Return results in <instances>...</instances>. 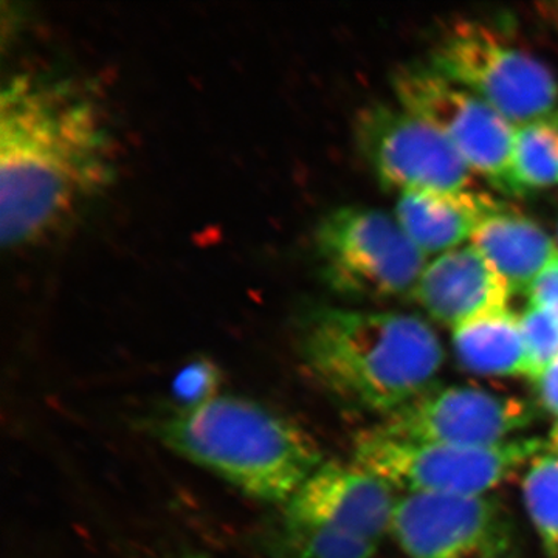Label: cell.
Segmentation results:
<instances>
[{
	"instance_id": "6da1fadb",
	"label": "cell",
	"mask_w": 558,
	"mask_h": 558,
	"mask_svg": "<svg viewBox=\"0 0 558 558\" xmlns=\"http://www.w3.org/2000/svg\"><path fill=\"white\" fill-rule=\"evenodd\" d=\"M117 174L116 138L97 95L73 78L22 72L0 92L3 248L46 240Z\"/></svg>"
},
{
	"instance_id": "7a4b0ae2",
	"label": "cell",
	"mask_w": 558,
	"mask_h": 558,
	"mask_svg": "<svg viewBox=\"0 0 558 558\" xmlns=\"http://www.w3.org/2000/svg\"><path fill=\"white\" fill-rule=\"evenodd\" d=\"M304 371L337 402L387 417L435 387L444 349L432 326L396 312L311 307L296 323Z\"/></svg>"
},
{
	"instance_id": "3957f363",
	"label": "cell",
	"mask_w": 558,
	"mask_h": 558,
	"mask_svg": "<svg viewBox=\"0 0 558 558\" xmlns=\"http://www.w3.org/2000/svg\"><path fill=\"white\" fill-rule=\"evenodd\" d=\"M143 427L178 457L256 501L288 505L323 464L318 444L295 421L240 396L175 403L143 418Z\"/></svg>"
},
{
	"instance_id": "277c9868",
	"label": "cell",
	"mask_w": 558,
	"mask_h": 558,
	"mask_svg": "<svg viewBox=\"0 0 558 558\" xmlns=\"http://www.w3.org/2000/svg\"><path fill=\"white\" fill-rule=\"evenodd\" d=\"M315 255L333 292L357 299L413 296L425 270V255L398 220L380 209L343 207L326 215L315 230Z\"/></svg>"
},
{
	"instance_id": "5b68a950",
	"label": "cell",
	"mask_w": 558,
	"mask_h": 558,
	"mask_svg": "<svg viewBox=\"0 0 558 558\" xmlns=\"http://www.w3.org/2000/svg\"><path fill=\"white\" fill-rule=\"evenodd\" d=\"M543 451L538 439L457 447L392 438L374 427L355 439L354 462L409 494L484 495Z\"/></svg>"
},
{
	"instance_id": "8992f818",
	"label": "cell",
	"mask_w": 558,
	"mask_h": 558,
	"mask_svg": "<svg viewBox=\"0 0 558 558\" xmlns=\"http://www.w3.org/2000/svg\"><path fill=\"white\" fill-rule=\"evenodd\" d=\"M432 68L519 126L545 119L556 108L553 72L475 22L451 28L435 50Z\"/></svg>"
},
{
	"instance_id": "52a82bcc",
	"label": "cell",
	"mask_w": 558,
	"mask_h": 558,
	"mask_svg": "<svg viewBox=\"0 0 558 558\" xmlns=\"http://www.w3.org/2000/svg\"><path fill=\"white\" fill-rule=\"evenodd\" d=\"M392 87L402 109L442 132L473 172H478L502 193L515 194L512 171L515 124L433 68L400 69Z\"/></svg>"
},
{
	"instance_id": "ba28073f",
	"label": "cell",
	"mask_w": 558,
	"mask_h": 558,
	"mask_svg": "<svg viewBox=\"0 0 558 558\" xmlns=\"http://www.w3.org/2000/svg\"><path fill=\"white\" fill-rule=\"evenodd\" d=\"M357 142L381 185L405 191H464L475 175L442 132L405 109L376 105L360 112Z\"/></svg>"
},
{
	"instance_id": "9c48e42d",
	"label": "cell",
	"mask_w": 558,
	"mask_h": 558,
	"mask_svg": "<svg viewBox=\"0 0 558 558\" xmlns=\"http://www.w3.org/2000/svg\"><path fill=\"white\" fill-rule=\"evenodd\" d=\"M389 534L410 558H498L509 545L505 512L484 495L407 494Z\"/></svg>"
},
{
	"instance_id": "30bf717a",
	"label": "cell",
	"mask_w": 558,
	"mask_h": 558,
	"mask_svg": "<svg viewBox=\"0 0 558 558\" xmlns=\"http://www.w3.org/2000/svg\"><path fill=\"white\" fill-rule=\"evenodd\" d=\"M531 421V405L519 398L475 387H433L384 417L377 428L411 442L494 447Z\"/></svg>"
},
{
	"instance_id": "8fae6325",
	"label": "cell",
	"mask_w": 558,
	"mask_h": 558,
	"mask_svg": "<svg viewBox=\"0 0 558 558\" xmlns=\"http://www.w3.org/2000/svg\"><path fill=\"white\" fill-rule=\"evenodd\" d=\"M398 499L391 484L357 462H323L282 506L281 515L379 545Z\"/></svg>"
},
{
	"instance_id": "7c38bea8",
	"label": "cell",
	"mask_w": 558,
	"mask_h": 558,
	"mask_svg": "<svg viewBox=\"0 0 558 558\" xmlns=\"http://www.w3.org/2000/svg\"><path fill=\"white\" fill-rule=\"evenodd\" d=\"M510 293L506 279L483 253L465 245L428 264L411 299L436 322L454 329L480 315L506 310Z\"/></svg>"
},
{
	"instance_id": "4fadbf2b",
	"label": "cell",
	"mask_w": 558,
	"mask_h": 558,
	"mask_svg": "<svg viewBox=\"0 0 558 558\" xmlns=\"http://www.w3.org/2000/svg\"><path fill=\"white\" fill-rule=\"evenodd\" d=\"M505 209L486 193L464 191H405L396 207V220L425 255L450 252L472 240L484 220Z\"/></svg>"
},
{
	"instance_id": "5bb4252c",
	"label": "cell",
	"mask_w": 558,
	"mask_h": 558,
	"mask_svg": "<svg viewBox=\"0 0 558 558\" xmlns=\"http://www.w3.org/2000/svg\"><path fill=\"white\" fill-rule=\"evenodd\" d=\"M470 241L506 279L512 293H527L558 252L534 220L508 209L484 220Z\"/></svg>"
},
{
	"instance_id": "9a60e30c",
	"label": "cell",
	"mask_w": 558,
	"mask_h": 558,
	"mask_svg": "<svg viewBox=\"0 0 558 558\" xmlns=\"http://www.w3.org/2000/svg\"><path fill=\"white\" fill-rule=\"evenodd\" d=\"M453 349L458 362L472 373L532 380L520 318L508 307L480 315L454 328Z\"/></svg>"
},
{
	"instance_id": "2e32d148",
	"label": "cell",
	"mask_w": 558,
	"mask_h": 558,
	"mask_svg": "<svg viewBox=\"0 0 558 558\" xmlns=\"http://www.w3.org/2000/svg\"><path fill=\"white\" fill-rule=\"evenodd\" d=\"M512 171L515 194L548 189L558 183L556 113L517 126Z\"/></svg>"
},
{
	"instance_id": "e0dca14e",
	"label": "cell",
	"mask_w": 558,
	"mask_h": 558,
	"mask_svg": "<svg viewBox=\"0 0 558 558\" xmlns=\"http://www.w3.org/2000/svg\"><path fill=\"white\" fill-rule=\"evenodd\" d=\"M278 558H373L377 543L279 517L267 542Z\"/></svg>"
},
{
	"instance_id": "ac0fdd59",
	"label": "cell",
	"mask_w": 558,
	"mask_h": 558,
	"mask_svg": "<svg viewBox=\"0 0 558 558\" xmlns=\"http://www.w3.org/2000/svg\"><path fill=\"white\" fill-rule=\"evenodd\" d=\"M523 495L539 537L550 550H558V457L554 451H543L529 462Z\"/></svg>"
},
{
	"instance_id": "d6986e66",
	"label": "cell",
	"mask_w": 558,
	"mask_h": 558,
	"mask_svg": "<svg viewBox=\"0 0 558 558\" xmlns=\"http://www.w3.org/2000/svg\"><path fill=\"white\" fill-rule=\"evenodd\" d=\"M520 323L531 362L532 381H535L558 357V318L549 312L529 306Z\"/></svg>"
},
{
	"instance_id": "ffe728a7",
	"label": "cell",
	"mask_w": 558,
	"mask_h": 558,
	"mask_svg": "<svg viewBox=\"0 0 558 558\" xmlns=\"http://www.w3.org/2000/svg\"><path fill=\"white\" fill-rule=\"evenodd\" d=\"M529 306L558 318V252L527 290Z\"/></svg>"
},
{
	"instance_id": "44dd1931",
	"label": "cell",
	"mask_w": 558,
	"mask_h": 558,
	"mask_svg": "<svg viewBox=\"0 0 558 558\" xmlns=\"http://www.w3.org/2000/svg\"><path fill=\"white\" fill-rule=\"evenodd\" d=\"M535 384H537L539 402L557 418L558 424V357L543 371Z\"/></svg>"
},
{
	"instance_id": "7402d4cb",
	"label": "cell",
	"mask_w": 558,
	"mask_h": 558,
	"mask_svg": "<svg viewBox=\"0 0 558 558\" xmlns=\"http://www.w3.org/2000/svg\"><path fill=\"white\" fill-rule=\"evenodd\" d=\"M145 558H211L204 556L201 553H193V550H167V553L154 554Z\"/></svg>"
},
{
	"instance_id": "603a6c76",
	"label": "cell",
	"mask_w": 558,
	"mask_h": 558,
	"mask_svg": "<svg viewBox=\"0 0 558 558\" xmlns=\"http://www.w3.org/2000/svg\"><path fill=\"white\" fill-rule=\"evenodd\" d=\"M543 10H545L546 16L549 17L550 21L558 27V2L548 3V5H543Z\"/></svg>"
},
{
	"instance_id": "cb8c5ba5",
	"label": "cell",
	"mask_w": 558,
	"mask_h": 558,
	"mask_svg": "<svg viewBox=\"0 0 558 558\" xmlns=\"http://www.w3.org/2000/svg\"><path fill=\"white\" fill-rule=\"evenodd\" d=\"M550 449H553L554 453L558 457V424L556 425V429L553 433V442H550Z\"/></svg>"
},
{
	"instance_id": "d4e9b609",
	"label": "cell",
	"mask_w": 558,
	"mask_h": 558,
	"mask_svg": "<svg viewBox=\"0 0 558 558\" xmlns=\"http://www.w3.org/2000/svg\"><path fill=\"white\" fill-rule=\"evenodd\" d=\"M556 117H557V119H558V112H556Z\"/></svg>"
}]
</instances>
